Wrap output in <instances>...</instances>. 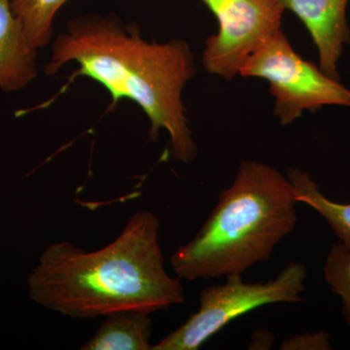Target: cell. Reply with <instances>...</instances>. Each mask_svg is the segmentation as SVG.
Instances as JSON below:
<instances>
[{"instance_id":"obj_1","label":"cell","mask_w":350,"mask_h":350,"mask_svg":"<svg viewBox=\"0 0 350 350\" xmlns=\"http://www.w3.org/2000/svg\"><path fill=\"white\" fill-rule=\"evenodd\" d=\"M68 63L80 66L75 75L100 83L116 105L133 100L150 121L149 137L160 131L170 135L175 160L188 163L198 155L182 94L196 72L195 57L187 41H147L139 27L125 25L116 15L79 16L52 41L49 63L44 72L55 75Z\"/></svg>"},{"instance_id":"obj_2","label":"cell","mask_w":350,"mask_h":350,"mask_svg":"<svg viewBox=\"0 0 350 350\" xmlns=\"http://www.w3.org/2000/svg\"><path fill=\"white\" fill-rule=\"evenodd\" d=\"M159 231L156 214L139 211L100 250H84L69 241L49 244L27 275L29 298L78 319L180 305L185 301L182 280L165 268Z\"/></svg>"},{"instance_id":"obj_3","label":"cell","mask_w":350,"mask_h":350,"mask_svg":"<svg viewBox=\"0 0 350 350\" xmlns=\"http://www.w3.org/2000/svg\"><path fill=\"white\" fill-rule=\"evenodd\" d=\"M297 204L287 175L267 163L241 161L199 232L170 257L175 275L213 280L268 262L298 223Z\"/></svg>"},{"instance_id":"obj_4","label":"cell","mask_w":350,"mask_h":350,"mask_svg":"<svg viewBox=\"0 0 350 350\" xmlns=\"http://www.w3.org/2000/svg\"><path fill=\"white\" fill-rule=\"evenodd\" d=\"M241 275H228L223 284L204 287L197 312L152 350H197L232 320L251 310L271 304L304 301L308 269L303 262H289L268 282H246Z\"/></svg>"},{"instance_id":"obj_5","label":"cell","mask_w":350,"mask_h":350,"mask_svg":"<svg viewBox=\"0 0 350 350\" xmlns=\"http://www.w3.org/2000/svg\"><path fill=\"white\" fill-rule=\"evenodd\" d=\"M266 80L275 98L273 115L282 126L306 111L324 107H350V90L301 57L280 31L244 64L239 75Z\"/></svg>"},{"instance_id":"obj_6","label":"cell","mask_w":350,"mask_h":350,"mask_svg":"<svg viewBox=\"0 0 350 350\" xmlns=\"http://www.w3.org/2000/svg\"><path fill=\"white\" fill-rule=\"evenodd\" d=\"M215 16L218 31L206 39L202 64L231 81L244 64L280 31L285 9L278 0H200Z\"/></svg>"},{"instance_id":"obj_7","label":"cell","mask_w":350,"mask_h":350,"mask_svg":"<svg viewBox=\"0 0 350 350\" xmlns=\"http://www.w3.org/2000/svg\"><path fill=\"white\" fill-rule=\"evenodd\" d=\"M291 11L312 36L319 53V68L338 80V61L350 43L347 11L349 0H278Z\"/></svg>"},{"instance_id":"obj_8","label":"cell","mask_w":350,"mask_h":350,"mask_svg":"<svg viewBox=\"0 0 350 350\" xmlns=\"http://www.w3.org/2000/svg\"><path fill=\"white\" fill-rule=\"evenodd\" d=\"M38 75V51L13 13L10 0H0V90L21 91Z\"/></svg>"},{"instance_id":"obj_9","label":"cell","mask_w":350,"mask_h":350,"mask_svg":"<svg viewBox=\"0 0 350 350\" xmlns=\"http://www.w3.org/2000/svg\"><path fill=\"white\" fill-rule=\"evenodd\" d=\"M151 313L122 310L105 315L83 350H152Z\"/></svg>"},{"instance_id":"obj_10","label":"cell","mask_w":350,"mask_h":350,"mask_svg":"<svg viewBox=\"0 0 350 350\" xmlns=\"http://www.w3.org/2000/svg\"><path fill=\"white\" fill-rule=\"evenodd\" d=\"M297 202L317 211L330 226L340 243L350 254V204H340L327 198L308 172L299 167L287 170Z\"/></svg>"},{"instance_id":"obj_11","label":"cell","mask_w":350,"mask_h":350,"mask_svg":"<svg viewBox=\"0 0 350 350\" xmlns=\"http://www.w3.org/2000/svg\"><path fill=\"white\" fill-rule=\"evenodd\" d=\"M69 0H10L11 8L36 51L47 47L54 36L55 18Z\"/></svg>"},{"instance_id":"obj_12","label":"cell","mask_w":350,"mask_h":350,"mask_svg":"<svg viewBox=\"0 0 350 350\" xmlns=\"http://www.w3.org/2000/svg\"><path fill=\"white\" fill-rule=\"evenodd\" d=\"M324 280L342 301V314L350 328V254L340 243L334 244L325 260Z\"/></svg>"},{"instance_id":"obj_13","label":"cell","mask_w":350,"mask_h":350,"mask_svg":"<svg viewBox=\"0 0 350 350\" xmlns=\"http://www.w3.org/2000/svg\"><path fill=\"white\" fill-rule=\"evenodd\" d=\"M282 350H331L333 345L328 332L321 330L303 333L285 338L280 345Z\"/></svg>"},{"instance_id":"obj_14","label":"cell","mask_w":350,"mask_h":350,"mask_svg":"<svg viewBox=\"0 0 350 350\" xmlns=\"http://www.w3.org/2000/svg\"><path fill=\"white\" fill-rule=\"evenodd\" d=\"M273 344V336L271 332L258 330L253 334L248 349H269Z\"/></svg>"}]
</instances>
